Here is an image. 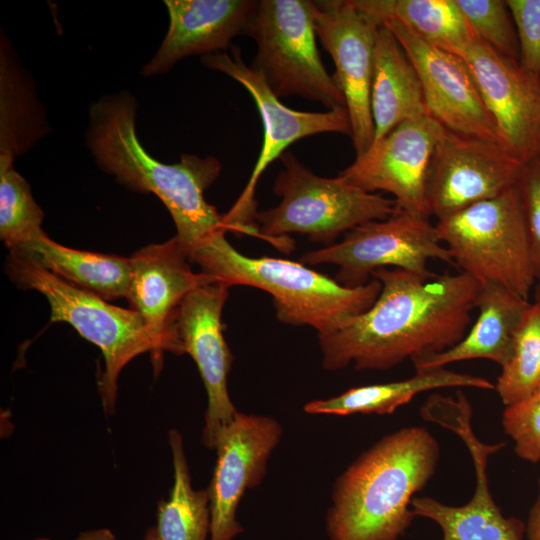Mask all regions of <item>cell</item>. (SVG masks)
Instances as JSON below:
<instances>
[{
  "instance_id": "1",
  "label": "cell",
  "mask_w": 540,
  "mask_h": 540,
  "mask_svg": "<svg viewBox=\"0 0 540 540\" xmlns=\"http://www.w3.org/2000/svg\"><path fill=\"white\" fill-rule=\"evenodd\" d=\"M371 277L381 283L373 305L339 330L318 335L325 369L386 370L447 350L465 336L480 286L468 274L423 277L385 267Z\"/></svg>"
},
{
  "instance_id": "2",
  "label": "cell",
  "mask_w": 540,
  "mask_h": 540,
  "mask_svg": "<svg viewBox=\"0 0 540 540\" xmlns=\"http://www.w3.org/2000/svg\"><path fill=\"white\" fill-rule=\"evenodd\" d=\"M136 101L124 91L103 96L89 109L87 145L99 167L124 186L154 193L169 211L177 238L190 252L223 231V215L204 192L218 178L220 161L183 154L165 164L141 145L135 129Z\"/></svg>"
},
{
  "instance_id": "3",
  "label": "cell",
  "mask_w": 540,
  "mask_h": 540,
  "mask_svg": "<svg viewBox=\"0 0 540 540\" xmlns=\"http://www.w3.org/2000/svg\"><path fill=\"white\" fill-rule=\"evenodd\" d=\"M437 440L424 427L397 430L360 455L336 480L326 516L330 540H398L411 502L435 473Z\"/></svg>"
},
{
  "instance_id": "4",
  "label": "cell",
  "mask_w": 540,
  "mask_h": 540,
  "mask_svg": "<svg viewBox=\"0 0 540 540\" xmlns=\"http://www.w3.org/2000/svg\"><path fill=\"white\" fill-rule=\"evenodd\" d=\"M190 259L202 272L229 287L246 285L270 293L279 321L311 326L318 335L331 334L368 310L381 291V283L374 278L358 287H346L301 262L244 256L226 240L224 232Z\"/></svg>"
},
{
  "instance_id": "5",
  "label": "cell",
  "mask_w": 540,
  "mask_h": 540,
  "mask_svg": "<svg viewBox=\"0 0 540 540\" xmlns=\"http://www.w3.org/2000/svg\"><path fill=\"white\" fill-rule=\"evenodd\" d=\"M283 168L275 179L279 205L257 212L261 238L289 252L290 233H301L313 242L330 246L343 232L364 223L383 220L397 210L393 198L370 193L341 176L321 177L305 167L291 152L280 156Z\"/></svg>"
},
{
  "instance_id": "6",
  "label": "cell",
  "mask_w": 540,
  "mask_h": 540,
  "mask_svg": "<svg viewBox=\"0 0 540 540\" xmlns=\"http://www.w3.org/2000/svg\"><path fill=\"white\" fill-rule=\"evenodd\" d=\"M5 269L21 288L44 295L50 322H67L102 352L105 370L98 391L105 414L113 415L121 370L136 356L153 352V343L141 315L133 309L109 304L48 271L27 254L10 249Z\"/></svg>"
},
{
  "instance_id": "7",
  "label": "cell",
  "mask_w": 540,
  "mask_h": 540,
  "mask_svg": "<svg viewBox=\"0 0 540 540\" xmlns=\"http://www.w3.org/2000/svg\"><path fill=\"white\" fill-rule=\"evenodd\" d=\"M435 226L461 272L479 284H498L528 299L536 276L515 185L437 220Z\"/></svg>"
},
{
  "instance_id": "8",
  "label": "cell",
  "mask_w": 540,
  "mask_h": 540,
  "mask_svg": "<svg viewBox=\"0 0 540 540\" xmlns=\"http://www.w3.org/2000/svg\"><path fill=\"white\" fill-rule=\"evenodd\" d=\"M246 34L257 45L251 67L278 98L297 95L328 110L346 108L336 78L319 55L315 1H258Z\"/></svg>"
},
{
  "instance_id": "9",
  "label": "cell",
  "mask_w": 540,
  "mask_h": 540,
  "mask_svg": "<svg viewBox=\"0 0 540 540\" xmlns=\"http://www.w3.org/2000/svg\"><path fill=\"white\" fill-rule=\"evenodd\" d=\"M202 63L220 71L240 83L254 99L260 113L263 144L247 185L232 208L223 214L226 231L260 237L255 217L257 203L255 188L264 170L285 153L292 143L320 133H341L351 138V123L347 109L336 108L325 112H306L285 106L268 87L260 73L247 65L237 46L230 51L204 55Z\"/></svg>"
},
{
  "instance_id": "10",
  "label": "cell",
  "mask_w": 540,
  "mask_h": 540,
  "mask_svg": "<svg viewBox=\"0 0 540 540\" xmlns=\"http://www.w3.org/2000/svg\"><path fill=\"white\" fill-rule=\"evenodd\" d=\"M453 265L448 249L441 242L430 218L398 210L383 220L364 223L346 232L344 239L330 246L306 252L302 264H335L334 278L346 287L369 281L377 269H402L423 277L433 275L430 260Z\"/></svg>"
},
{
  "instance_id": "11",
  "label": "cell",
  "mask_w": 540,
  "mask_h": 540,
  "mask_svg": "<svg viewBox=\"0 0 540 540\" xmlns=\"http://www.w3.org/2000/svg\"><path fill=\"white\" fill-rule=\"evenodd\" d=\"M381 24L352 0L315 1V30L336 67L356 156L374 140L370 93L376 36Z\"/></svg>"
},
{
  "instance_id": "12",
  "label": "cell",
  "mask_w": 540,
  "mask_h": 540,
  "mask_svg": "<svg viewBox=\"0 0 540 540\" xmlns=\"http://www.w3.org/2000/svg\"><path fill=\"white\" fill-rule=\"evenodd\" d=\"M445 131L430 116L405 121L373 142L338 175L364 191L390 193L400 210L430 218L427 181Z\"/></svg>"
},
{
  "instance_id": "13",
  "label": "cell",
  "mask_w": 540,
  "mask_h": 540,
  "mask_svg": "<svg viewBox=\"0 0 540 540\" xmlns=\"http://www.w3.org/2000/svg\"><path fill=\"white\" fill-rule=\"evenodd\" d=\"M229 286L216 281L189 292L175 310L171 329L182 353L195 361L204 383L208 406L203 444L215 449L217 438L238 412L227 388L233 356L224 339L222 310Z\"/></svg>"
},
{
  "instance_id": "14",
  "label": "cell",
  "mask_w": 540,
  "mask_h": 540,
  "mask_svg": "<svg viewBox=\"0 0 540 540\" xmlns=\"http://www.w3.org/2000/svg\"><path fill=\"white\" fill-rule=\"evenodd\" d=\"M491 115L502 148L521 164L538 154L540 77L475 37L459 54Z\"/></svg>"
},
{
  "instance_id": "15",
  "label": "cell",
  "mask_w": 540,
  "mask_h": 540,
  "mask_svg": "<svg viewBox=\"0 0 540 540\" xmlns=\"http://www.w3.org/2000/svg\"><path fill=\"white\" fill-rule=\"evenodd\" d=\"M522 164L499 144L446 130L431 163L426 200L430 217H448L504 193Z\"/></svg>"
},
{
  "instance_id": "16",
  "label": "cell",
  "mask_w": 540,
  "mask_h": 540,
  "mask_svg": "<svg viewBox=\"0 0 540 540\" xmlns=\"http://www.w3.org/2000/svg\"><path fill=\"white\" fill-rule=\"evenodd\" d=\"M282 428L272 417L237 412L219 434L217 460L208 487L211 527L209 540H233L243 532L237 520L242 496L256 487L267 461L280 441Z\"/></svg>"
},
{
  "instance_id": "17",
  "label": "cell",
  "mask_w": 540,
  "mask_h": 540,
  "mask_svg": "<svg viewBox=\"0 0 540 540\" xmlns=\"http://www.w3.org/2000/svg\"><path fill=\"white\" fill-rule=\"evenodd\" d=\"M382 24L393 32L416 68L428 116L448 131L500 145L495 123L464 59L430 44L397 21Z\"/></svg>"
},
{
  "instance_id": "18",
  "label": "cell",
  "mask_w": 540,
  "mask_h": 540,
  "mask_svg": "<svg viewBox=\"0 0 540 540\" xmlns=\"http://www.w3.org/2000/svg\"><path fill=\"white\" fill-rule=\"evenodd\" d=\"M131 281L126 299L137 311L153 343L151 360L155 374L162 368L164 352L181 355L172 329V316L193 289L217 280L200 271L194 272L189 256L177 238L147 245L130 257Z\"/></svg>"
},
{
  "instance_id": "19",
  "label": "cell",
  "mask_w": 540,
  "mask_h": 540,
  "mask_svg": "<svg viewBox=\"0 0 540 540\" xmlns=\"http://www.w3.org/2000/svg\"><path fill=\"white\" fill-rule=\"evenodd\" d=\"M470 419L468 401L459 399L440 412L437 423L456 432L469 449L476 474L472 498L462 506H449L431 497H414L411 509L415 517L436 522L443 532V540H523L524 522L505 517L489 489L488 458L504 443L487 445L480 442L472 431Z\"/></svg>"
},
{
  "instance_id": "20",
  "label": "cell",
  "mask_w": 540,
  "mask_h": 540,
  "mask_svg": "<svg viewBox=\"0 0 540 540\" xmlns=\"http://www.w3.org/2000/svg\"><path fill=\"white\" fill-rule=\"evenodd\" d=\"M258 1L165 0L169 28L159 49L143 67L151 76L170 70L184 57L226 51L246 29Z\"/></svg>"
},
{
  "instance_id": "21",
  "label": "cell",
  "mask_w": 540,
  "mask_h": 540,
  "mask_svg": "<svg viewBox=\"0 0 540 540\" xmlns=\"http://www.w3.org/2000/svg\"><path fill=\"white\" fill-rule=\"evenodd\" d=\"M479 285L475 306L479 314L470 331L447 350L412 359L415 370L470 359H488L500 366L506 362L515 334L532 303L501 285Z\"/></svg>"
},
{
  "instance_id": "22",
  "label": "cell",
  "mask_w": 540,
  "mask_h": 540,
  "mask_svg": "<svg viewBox=\"0 0 540 540\" xmlns=\"http://www.w3.org/2000/svg\"><path fill=\"white\" fill-rule=\"evenodd\" d=\"M370 106L373 142L405 121L428 116L417 70L385 24L376 36Z\"/></svg>"
},
{
  "instance_id": "23",
  "label": "cell",
  "mask_w": 540,
  "mask_h": 540,
  "mask_svg": "<svg viewBox=\"0 0 540 540\" xmlns=\"http://www.w3.org/2000/svg\"><path fill=\"white\" fill-rule=\"evenodd\" d=\"M11 249L22 251L48 271L103 300L127 297L132 272L130 258L68 248L53 241L43 230Z\"/></svg>"
},
{
  "instance_id": "24",
  "label": "cell",
  "mask_w": 540,
  "mask_h": 540,
  "mask_svg": "<svg viewBox=\"0 0 540 540\" xmlns=\"http://www.w3.org/2000/svg\"><path fill=\"white\" fill-rule=\"evenodd\" d=\"M448 387L489 390L494 389V384L486 378L458 373L445 367L418 369L408 379L355 387L329 399L308 402L304 411L308 414L342 416L355 413L390 414L419 393Z\"/></svg>"
},
{
  "instance_id": "25",
  "label": "cell",
  "mask_w": 540,
  "mask_h": 540,
  "mask_svg": "<svg viewBox=\"0 0 540 540\" xmlns=\"http://www.w3.org/2000/svg\"><path fill=\"white\" fill-rule=\"evenodd\" d=\"M380 24L394 20L423 40L459 55L476 37L456 0H352Z\"/></svg>"
},
{
  "instance_id": "26",
  "label": "cell",
  "mask_w": 540,
  "mask_h": 540,
  "mask_svg": "<svg viewBox=\"0 0 540 540\" xmlns=\"http://www.w3.org/2000/svg\"><path fill=\"white\" fill-rule=\"evenodd\" d=\"M174 482L167 500L158 504L155 526L160 540H209L210 497L207 489L194 490L181 434L168 432Z\"/></svg>"
},
{
  "instance_id": "27",
  "label": "cell",
  "mask_w": 540,
  "mask_h": 540,
  "mask_svg": "<svg viewBox=\"0 0 540 540\" xmlns=\"http://www.w3.org/2000/svg\"><path fill=\"white\" fill-rule=\"evenodd\" d=\"M501 368L494 389L505 406L529 396L540 387V302L531 304Z\"/></svg>"
},
{
  "instance_id": "28",
  "label": "cell",
  "mask_w": 540,
  "mask_h": 540,
  "mask_svg": "<svg viewBox=\"0 0 540 540\" xmlns=\"http://www.w3.org/2000/svg\"><path fill=\"white\" fill-rule=\"evenodd\" d=\"M13 160L12 154L0 153V238L9 249L41 232L44 218Z\"/></svg>"
},
{
  "instance_id": "29",
  "label": "cell",
  "mask_w": 540,
  "mask_h": 540,
  "mask_svg": "<svg viewBox=\"0 0 540 540\" xmlns=\"http://www.w3.org/2000/svg\"><path fill=\"white\" fill-rule=\"evenodd\" d=\"M1 45L0 60V153L14 157L25 150L37 136L30 130L32 106L22 78L15 75Z\"/></svg>"
},
{
  "instance_id": "30",
  "label": "cell",
  "mask_w": 540,
  "mask_h": 540,
  "mask_svg": "<svg viewBox=\"0 0 540 540\" xmlns=\"http://www.w3.org/2000/svg\"><path fill=\"white\" fill-rule=\"evenodd\" d=\"M475 36L495 51L519 60L515 25L502 0H456Z\"/></svg>"
},
{
  "instance_id": "31",
  "label": "cell",
  "mask_w": 540,
  "mask_h": 540,
  "mask_svg": "<svg viewBox=\"0 0 540 540\" xmlns=\"http://www.w3.org/2000/svg\"><path fill=\"white\" fill-rule=\"evenodd\" d=\"M502 426L513 439L518 457L530 463L540 462V387L506 406Z\"/></svg>"
},
{
  "instance_id": "32",
  "label": "cell",
  "mask_w": 540,
  "mask_h": 540,
  "mask_svg": "<svg viewBox=\"0 0 540 540\" xmlns=\"http://www.w3.org/2000/svg\"><path fill=\"white\" fill-rule=\"evenodd\" d=\"M515 188L529 238L536 281L540 280V156L522 164Z\"/></svg>"
},
{
  "instance_id": "33",
  "label": "cell",
  "mask_w": 540,
  "mask_h": 540,
  "mask_svg": "<svg viewBox=\"0 0 540 540\" xmlns=\"http://www.w3.org/2000/svg\"><path fill=\"white\" fill-rule=\"evenodd\" d=\"M518 43L519 63L540 77V0H506Z\"/></svg>"
},
{
  "instance_id": "34",
  "label": "cell",
  "mask_w": 540,
  "mask_h": 540,
  "mask_svg": "<svg viewBox=\"0 0 540 540\" xmlns=\"http://www.w3.org/2000/svg\"><path fill=\"white\" fill-rule=\"evenodd\" d=\"M525 535L527 540H540V478L538 481V494L525 524Z\"/></svg>"
},
{
  "instance_id": "35",
  "label": "cell",
  "mask_w": 540,
  "mask_h": 540,
  "mask_svg": "<svg viewBox=\"0 0 540 540\" xmlns=\"http://www.w3.org/2000/svg\"><path fill=\"white\" fill-rule=\"evenodd\" d=\"M34 540H50L48 538H37ZM74 540H117L115 534L109 528H97L79 533Z\"/></svg>"
},
{
  "instance_id": "36",
  "label": "cell",
  "mask_w": 540,
  "mask_h": 540,
  "mask_svg": "<svg viewBox=\"0 0 540 540\" xmlns=\"http://www.w3.org/2000/svg\"><path fill=\"white\" fill-rule=\"evenodd\" d=\"M143 540H160L158 535H157L155 526L150 527V528L147 529Z\"/></svg>"
},
{
  "instance_id": "37",
  "label": "cell",
  "mask_w": 540,
  "mask_h": 540,
  "mask_svg": "<svg viewBox=\"0 0 540 540\" xmlns=\"http://www.w3.org/2000/svg\"><path fill=\"white\" fill-rule=\"evenodd\" d=\"M535 301L540 302V280L535 283Z\"/></svg>"
},
{
  "instance_id": "38",
  "label": "cell",
  "mask_w": 540,
  "mask_h": 540,
  "mask_svg": "<svg viewBox=\"0 0 540 540\" xmlns=\"http://www.w3.org/2000/svg\"><path fill=\"white\" fill-rule=\"evenodd\" d=\"M540 156V137H539V143H538V154Z\"/></svg>"
}]
</instances>
